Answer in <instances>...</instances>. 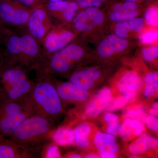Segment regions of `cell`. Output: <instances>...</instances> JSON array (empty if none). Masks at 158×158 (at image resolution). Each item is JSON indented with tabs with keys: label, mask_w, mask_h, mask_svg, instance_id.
<instances>
[{
	"label": "cell",
	"mask_w": 158,
	"mask_h": 158,
	"mask_svg": "<svg viewBox=\"0 0 158 158\" xmlns=\"http://www.w3.org/2000/svg\"><path fill=\"white\" fill-rule=\"evenodd\" d=\"M53 129L54 120L31 115L25 119L8 138L40 154L43 147L50 141Z\"/></svg>",
	"instance_id": "6da1fadb"
},
{
	"label": "cell",
	"mask_w": 158,
	"mask_h": 158,
	"mask_svg": "<svg viewBox=\"0 0 158 158\" xmlns=\"http://www.w3.org/2000/svg\"><path fill=\"white\" fill-rule=\"evenodd\" d=\"M26 103L31 115L53 120L62 111L61 99L55 85L47 77L40 78L34 83Z\"/></svg>",
	"instance_id": "7a4b0ae2"
},
{
	"label": "cell",
	"mask_w": 158,
	"mask_h": 158,
	"mask_svg": "<svg viewBox=\"0 0 158 158\" xmlns=\"http://www.w3.org/2000/svg\"><path fill=\"white\" fill-rule=\"evenodd\" d=\"M34 83L22 66L1 64L0 98L26 103Z\"/></svg>",
	"instance_id": "3957f363"
},
{
	"label": "cell",
	"mask_w": 158,
	"mask_h": 158,
	"mask_svg": "<svg viewBox=\"0 0 158 158\" xmlns=\"http://www.w3.org/2000/svg\"><path fill=\"white\" fill-rule=\"evenodd\" d=\"M30 116L31 113L25 103L0 98V138H9Z\"/></svg>",
	"instance_id": "277c9868"
},
{
	"label": "cell",
	"mask_w": 158,
	"mask_h": 158,
	"mask_svg": "<svg viewBox=\"0 0 158 158\" xmlns=\"http://www.w3.org/2000/svg\"><path fill=\"white\" fill-rule=\"evenodd\" d=\"M6 48L10 56L18 57L15 65L20 62L22 67L33 62L39 53V48L36 39L31 34L11 36L6 43Z\"/></svg>",
	"instance_id": "5b68a950"
},
{
	"label": "cell",
	"mask_w": 158,
	"mask_h": 158,
	"mask_svg": "<svg viewBox=\"0 0 158 158\" xmlns=\"http://www.w3.org/2000/svg\"><path fill=\"white\" fill-rule=\"evenodd\" d=\"M83 49L76 44L66 46L54 54L48 65L49 73H63L67 72L75 62L81 59Z\"/></svg>",
	"instance_id": "8992f818"
},
{
	"label": "cell",
	"mask_w": 158,
	"mask_h": 158,
	"mask_svg": "<svg viewBox=\"0 0 158 158\" xmlns=\"http://www.w3.org/2000/svg\"><path fill=\"white\" fill-rule=\"evenodd\" d=\"M40 156L39 153L21 146L9 138H0V158H32Z\"/></svg>",
	"instance_id": "52a82bcc"
},
{
	"label": "cell",
	"mask_w": 158,
	"mask_h": 158,
	"mask_svg": "<svg viewBox=\"0 0 158 158\" xmlns=\"http://www.w3.org/2000/svg\"><path fill=\"white\" fill-rule=\"evenodd\" d=\"M29 16L25 10L15 8L7 0H0V17L3 22L22 25L27 23Z\"/></svg>",
	"instance_id": "ba28073f"
},
{
	"label": "cell",
	"mask_w": 158,
	"mask_h": 158,
	"mask_svg": "<svg viewBox=\"0 0 158 158\" xmlns=\"http://www.w3.org/2000/svg\"><path fill=\"white\" fill-rule=\"evenodd\" d=\"M100 75L101 71L98 69L89 68L73 74L70 77V81L78 88L86 91L92 88Z\"/></svg>",
	"instance_id": "9c48e42d"
},
{
	"label": "cell",
	"mask_w": 158,
	"mask_h": 158,
	"mask_svg": "<svg viewBox=\"0 0 158 158\" xmlns=\"http://www.w3.org/2000/svg\"><path fill=\"white\" fill-rule=\"evenodd\" d=\"M141 80L135 72L128 71L124 74L118 81V90L129 100L131 99L141 85Z\"/></svg>",
	"instance_id": "30bf717a"
},
{
	"label": "cell",
	"mask_w": 158,
	"mask_h": 158,
	"mask_svg": "<svg viewBox=\"0 0 158 158\" xmlns=\"http://www.w3.org/2000/svg\"><path fill=\"white\" fill-rule=\"evenodd\" d=\"M128 45V42L125 39L111 34L101 43L98 49V54L102 58H107L124 50Z\"/></svg>",
	"instance_id": "8fae6325"
},
{
	"label": "cell",
	"mask_w": 158,
	"mask_h": 158,
	"mask_svg": "<svg viewBox=\"0 0 158 158\" xmlns=\"http://www.w3.org/2000/svg\"><path fill=\"white\" fill-rule=\"evenodd\" d=\"M46 19V12L42 9H35L30 15L28 26L31 35L35 39H41L45 35Z\"/></svg>",
	"instance_id": "7c38bea8"
},
{
	"label": "cell",
	"mask_w": 158,
	"mask_h": 158,
	"mask_svg": "<svg viewBox=\"0 0 158 158\" xmlns=\"http://www.w3.org/2000/svg\"><path fill=\"white\" fill-rule=\"evenodd\" d=\"M112 99L111 91L108 88L100 90L89 103L85 110L86 115L94 117L107 107Z\"/></svg>",
	"instance_id": "4fadbf2b"
},
{
	"label": "cell",
	"mask_w": 158,
	"mask_h": 158,
	"mask_svg": "<svg viewBox=\"0 0 158 158\" xmlns=\"http://www.w3.org/2000/svg\"><path fill=\"white\" fill-rule=\"evenodd\" d=\"M73 38V34L70 31L52 32L46 38L45 48L49 53H55L67 46Z\"/></svg>",
	"instance_id": "5bb4252c"
},
{
	"label": "cell",
	"mask_w": 158,
	"mask_h": 158,
	"mask_svg": "<svg viewBox=\"0 0 158 158\" xmlns=\"http://www.w3.org/2000/svg\"><path fill=\"white\" fill-rule=\"evenodd\" d=\"M55 86L59 98L64 100L82 102L88 98V94L86 91L81 90L71 82H65Z\"/></svg>",
	"instance_id": "9a60e30c"
},
{
	"label": "cell",
	"mask_w": 158,
	"mask_h": 158,
	"mask_svg": "<svg viewBox=\"0 0 158 158\" xmlns=\"http://www.w3.org/2000/svg\"><path fill=\"white\" fill-rule=\"evenodd\" d=\"M144 20L141 18H135L133 19L119 22L114 29L115 35L120 38H127L130 31L140 32L144 27Z\"/></svg>",
	"instance_id": "2e32d148"
},
{
	"label": "cell",
	"mask_w": 158,
	"mask_h": 158,
	"mask_svg": "<svg viewBox=\"0 0 158 158\" xmlns=\"http://www.w3.org/2000/svg\"><path fill=\"white\" fill-rule=\"evenodd\" d=\"M94 143L100 153H110L115 154L118 152V147L116 139L109 134L98 132L94 138Z\"/></svg>",
	"instance_id": "e0dca14e"
},
{
	"label": "cell",
	"mask_w": 158,
	"mask_h": 158,
	"mask_svg": "<svg viewBox=\"0 0 158 158\" xmlns=\"http://www.w3.org/2000/svg\"><path fill=\"white\" fill-rule=\"evenodd\" d=\"M157 139L147 134L141 135L129 147V150L133 154H138L147 151L152 148L157 147Z\"/></svg>",
	"instance_id": "ac0fdd59"
},
{
	"label": "cell",
	"mask_w": 158,
	"mask_h": 158,
	"mask_svg": "<svg viewBox=\"0 0 158 158\" xmlns=\"http://www.w3.org/2000/svg\"><path fill=\"white\" fill-rule=\"evenodd\" d=\"M51 138L56 144L61 146H68L75 142L73 131L68 128H61L53 131Z\"/></svg>",
	"instance_id": "d6986e66"
},
{
	"label": "cell",
	"mask_w": 158,
	"mask_h": 158,
	"mask_svg": "<svg viewBox=\"0 0 158 158\" xmlns=\"http://www.w3.org/2000/svg\"><path fill=\"white\" fill-rule=\"evenodd\" d=\"M91 131L90 125L88 123H84L78 126L74 131L75 142L80 148H85L89 145L88 137Z\"/></svg>",
	"instance_id": "ffe728a7"
},
{
	"label": "cell",
	"mask_w": 158,
	"mask_h": 158,
	"mask_svg": "<svg viewBox=\"0 0 158 158\" xmlns=\"http://www.w3.org/2000/svg\"><path fill=\"white\" fill-rule=\"evenodd\" d=\"M73 22L76 28L81 32L90 31L95 27L92 19L85 11H81L77 15Z\"/></svg>",
	"instance_id": "44dd1931"
},
{
	"label": "cell",
	"mask_w": 158,
	"mask_h": 158,
	"mask_svg": "<svg viewBox=\"0 0 158 158\" xmlns=\"http://www.w3.org/2000/svg\"><path fill=\"white\" fill-rule=\"evenodd\" d=\"M145 86L144 95L145 97L151 96L158 88V73H149L144 78Z\"/></svg>",
	"instance_id": "7402d4cb"
},
{
	"label": "cell",
	"mask_w": 158,
	"mask_h": 158,
	"mask_svg": "<svg viewBox=\"0 0 158 158\" xmlns=\"http://www.w3.org/2000/svg\"><path fill=\"white\" fill-rule=\"evenodd\" d=\"M118 130L120 135L124 140H128L133 136H136L133 120L131 118H127L125 119Z\"/></svg>",
	"instance_id": "603a6c76"
},
{
	"label": "cell",
	"mask_w": 158,
	"mask_h": 158,
	"mask_svg": "<svg viewBox=\"0 0 158 158\" xmlns=\"http://www.w3.org/2000/svg\"><path fill=\"white\" fill-rule=\"evenodd\" d=\"M105 120L107 123V132L112 135H117L119 130L118 118L117 116L113 113H107L105 115Z\"/></svg>",
	"instance_id": "cb8c5ba5"
},
{
	"label": "cell",
	"mask_w": 158,
	"mask_h": 158,
	"mask_svg": "<svg viewBox=\"0 0 158 158\" xmlns=\"http://www.w3.org/2000/svg\"><path fill=\"white\" fill-rule=\"evenodd\" d=\"M138 12L137 11H116L111 12L110 18L113 22L124 21L133 19L138 16Z\"/></svg>",
	"instance_id": "d4e9b609"
},
{
	"label": "cell",
	"mask_w": 158,
	"mask_h": 158,
	"mask_svg": "<svg viewBox=\"0 0 158 158\" xmlns=\"http://www.w3.org/2000/svg\"><path fill=\"white\" fill-rule=\"evenodd\" d=\"M86 13L92 19L94 26L101 24L104 19V16L100 10L96 7H89L85 10Z\"/></svg>",
	"instance_id": "484cf974"
},
{
	"label": "cell",
	"mask_w": 158,
	"mask_h": 158,
	"mask_svg": "<svg viewBox=\"0 0 158 158\" xmlns=\"http://www.w3.org/2000/svg\"><path fill=\"white\" fill-rule=\"evenodd\" d=\"M145 20L149 25L156 27L158 24V8L152 6L147 9L144 15Z\"/></svg>",
	"instance_id": "4316f807"
},
{
	"label": "cell",
	"mask_w": 158,
	"mask_h": 158,
	"mask_svg": "<svg viewBox=\"0 0 158 158\" xmlns=\"http://www.w3.org/2000/svg\"><path fill=\"white\" fill-rule=\"evenodd\" d=\"M78 9V6L76 2H69L68 5L62 12L65 20L67 22L71 21L74 17Z\"/></svg>",
	"instance_id": "83f0119b"
},
{
	"label": "cell",
	"mask_w": 158,
	"mask_h": 158,
	"mask_svg": "<svg viewBox=\"0 0 158 158\" xmlns=\"http://www.w3.org/2000/svg\"><path fill=\"white\" fill-rule=\"evenodd\" d=\"M143 59L147 62H152L158 57V46H154L142 50Z\"/></svg>",
	"instance_id": "f1b7e54d"
},
{
	"label": "cell",
	"mask_w": 158,
	"mask_h": 158,
	"mask_svg": "<svg viewBox=\"0 0 158 158\" xmlns=\"http://www.w3.org/2000/svg\"><path fill=\"white\" fill-rule=\"evenodd\" d=\"M138 6L136 3L126 2L122 4H117L113 7V11H137Z\"/></svg>",
	"instance_id": "f546056e"
},
{
	"label": "cell",
	"mask_w": 158,
	"mask_h": 158,
	"mask_svg": "<svg viewBox=\"0 0 158 158\" xmlns=\"http://www.w3.org/2000/svg\"><path fill=\"white\" fill-rule=\"evenodd\" d=\"M126 116L138 121H143L145 118L144 111L139 107H134L129 109L126 113Z\"/></svg>",
	"instance_id": "4dcf8cb0"
},
{
	"label": "cell",
	"mask_w": 158,
	"mask_h": 158,
	"mask_svg": "<svg viewBox=\"0 0 158 158\" xmlns=\"http://www.w3.org/2000/svg\"><path fill=\"white\" fill-rule=\"evenodd\" d=\"M158 37L157 31H150L141 34L140 40L144 44H148L156 41L157 40Z\"/></svg>",
	"instance_id": "1f68e13d"
},
{
	"label": "cell",
	"mask_w": 158,
	"mask_h": 158,
	"mask_svg": "<svg viewBox=\"0 0 158 158\" xmlns=\"http://www.w3.org/2000/svg\"><path fill=\"white\" fill-rule=\"evenodd\" d=\"M69 2L64 1L58 2H50L48 5V9L52 12H62L68 5Z\"/></svg>",
	"instance_id": "d6a6232c"
},
{
	"label": "cell",
	"mask_w": 158,
	"mask_h": 158,
	"mask_svg": "<svg viewBox=\"0 0 158 158\" xmlns=\"http://www.w3.org/2000/svg\"><path fill=\"white\" fill-rule=\"evenodd\" d=\"M78 6L81 8L89 7L99 8L101 6L102 3L98 0H75Z\"/></svg>",
	"instance_id": "836d02e7"
},
{
	"label": "cell",
	"mask_w": 158,
	"mask_h": 158,
	"mask_svg": "<svg viewBox=\"0 0 158 158\" xmlns=\"http://www.w3.org/2000/svg\"><path fill=\"white\" fill-rule=\"evenodd\" d=\"M60 152L59 148L56 145L54 144H50L48 146L45 154V158H60Z\"/></svg>",
	"instance_id": "e575fe53"
},
{
	"label": "cell",
	"mask_w": 158,
	"mask_h": 158,
	"mask_svg": "<svg viewBox=\"0 0 158 158\" xmlns=\"http://www.w3.org/2000/svg\"><path fill=\"white\" fill-rule=\"evenodd\" d=\"M146 125L152 131H158V120L157 118L154 116H148L145 119Z\"/></svg>",
	"instance_id": "d590c367"
},
{
	"label": "cell",
	"mask_w": 158,
	"mask_h": 158,
	"mask_svg": "<svg viewBox=\"0 0 158 158\" xmlns=\"http://www.w3.org/2000/svg\"><path fill=\"white\" fill-rule=\"evenodd\" d=\"M128 101L129 100L124 96L118 98L117 100H116L114 102L112 106L110 107L109 108V110H117V109H119V108L123 107V106H125Z\"/></svg>",
	"instance_id": "8d00e7d4"
},
{
	"label": "cell",
	"mask_w": 158,
	"mask_h": 158,
	"mask_svg": "<svg viewBox=\"0 0 158 158\" xmlns=\"http://www.w3.org/2000/svg\"><path fill=\"white\" fill-rule=\"evenodd\" d=\"M6 30L4 27V23L0 17V42L2 41L3 37L6 34Z\"/></svg>",
	"instance_id": "74e56055"
},
{
	"label": "cell",
	"mask_w": 158,
	"mask_h": 158,
	"mask_svg": "<svg viewBox=\"0 0 158 158\" xmlns=\"http://www.w3.org/2000/svg\"><path fill=\"white\" fill-rule=\"evenodd\" d=\"M16 1L28 6H33L36 3V0H16Z\"/></svg>",
	"instance_id": "f35d334b"
},
{
	"label": "cell",
	"mask_w": 158,
	"mask_h": 158,
	"mask_svg": "<svg viewBox=\"0 0 158 158\" xmlns=\"http://www.w3.org/2000/svg\"><path fill=\"white\" fill-rule=\"evenodd\" d=\"M100 156L102 158H116V156L114 154L110 153H100Z\"/></svg>",
	"instance_id": "ab89813d"
},
{
	"label": "cell",
	"mask_w": 158,
	"mask_h": 158,
	"mask_svg": "<svg viewBox=\"0 0 158 158\" xmlns=\"http://www.w3.org/2000/svg\"><path fill=\"white\" fill-rule=\"evenodd\" d=\"M149 113H150L151 115H152V116L158 117V110L154 109H152V110H151L150 111Z\"/></svg>",
	"instance_id": "60d3db41"
},
{
	"label": "cell",
	"mask_w": 158,
	"mask_h": 158,
	"mask_svg": "<svg viewBox=\"0 0 158 158\" xmlns=\"http://www.w3.org/2000/svg\"><path fill=\"white\" fill-rule=\"evenodd\" d=\"M85 158H98L97 156L95 155L94 154H89L88 155L86 156Z\"/></svg>",
	"instance_id": "b9f144b4"
},
{
	"label": "cell",
	"mask_w": 158,
	"mask_h": 158,
	"mask_svg": "<svg viewBox=\"0 0 158 158\" xmlns=\"http://www.w3.org/2000/svg\"><path fill=\"white\" fill-rule=\"evenodd\" d=\"M70 158H81V157H80V156L78 155L75 154L72 155L71 156H70Z\"/></svg>",
	"instance_id": "7bdbcfd3"
},
{
	"label": "cell",
	"mask_w": 158,
	"mask_h": 158,
	"mask_svg": "<svg viewBox=\"0 0 158 158\" xmlns=\"http://www.w3.org/2000/svg\"><path fill=\"white\" fill-rule=\"evenodd\" d=\"M153 109H156V110H158V102H156L152 106Z\"/></svg>",
	"instance_id": "ee69618b"
},
{
	"label": "cell",
	"mask_w": 158,
	"mask_h": 158,
	"mask_svg": "<svg viewBox=\"0 0 158 158\" xmlns=\"http://www.w3.org/2000/svg\"><path fill=\"white\" fill-rule=\"evenodd\" d=\"M124 1H126V2H132L136 3L138 2L139 0H124Z\"/></svg>",
	"instance_id": "f6af8a7d"
},
{
	"label": "cell",
	"mask_w": 158,
	"mask_h": 158,
	"mask_svg": "<svg viewBox=\"0 0 158 158\" xmlns=\"http://www.w3.org/2000/svg\"><path fill=\"white\" fill-rule=\"evenodd\" d=\"M50 2H61V1H64L65 0H49Z\"/></svg>",
	"instance_id": "bcb514c9"
},
{
	"label": "cell",
	"mask_w": 158,
	"mask_h": 158,
	"mask_svg": "<svg viewBox=\"0 0 158 158\" xmlns=\"http://www.w3.org/2000/svg\"><path fill=\"white\" fill-rule=\"evenodd\" d=\"M98 1H99V2H104L106 0H98Z\"/></svg>",
	"instance_id": "7dc6e473"
},
{
	"label": "cell",
	"mask_w": 158,
	"mask_h": 158,
	"mask_svg": "<svg viewBox=\"0 0 158 158\" xmlns=\"http://www.w3.org/2000/svg\"><path fill=\"white\" fill-rule=\"evenodd\" d=\"M2 60L0 58V66H1V64H2Z\"/></svg>",
	"instance_id": "c3c4849f"
}]
</instances>
